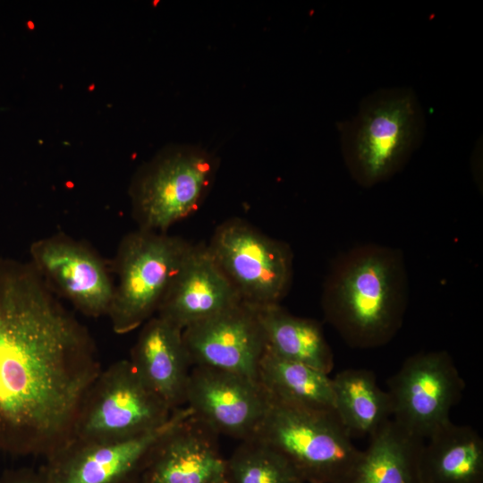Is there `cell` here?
I'll use <instances>...</instances> for the list:
<instances>
[{
  "mask_svg": "<svg viewBox=\"0 0 483 483\" xmlns=\"http://www.w3.org/2000/svg\"><path fill=\"white\" fill-rule=\"evenodd\" d=\"M241 302L207 244H193L173 277L157 316L183 330Z\"/></svg>",
  "mask_w": 483,
  "mask_h": 483,
  "instance_id": "5bb4252c",
  "label": "cell"
},
{
  "mask_svg": "<svg viewBox=\"0 0 483 483\" xmlns=\"http://www.w3.org/2000/svg\"><path fill=\"white\" fill-rule=\"evenodd\" d=\"M226 468L227 483H305L280 453L254 437L242 441Z\"/></svg>",
  "mask_w": 483,
  "mask_h": 483,
  "instance_id": "7402d4cb",
  "label": "cell"
},
{
  "mask_svg": "<svg viewBox=\"0 0 483 483\" xmlns=\"http://www.w3.org/2000/svg\"><path fill=\"white\" fill-rule=\"evenodd\" d=\"M182 337L192 367L221 369L258 381L267 344L254 307L241 302L187 326Z\"/></svg>",
  "mask_w": 483,
  "mask_h": 483,
  "instance_id": "7c38bea8",
  "label": "cell"
},
{
  "mask_svg": "<svg viewBox=\"0 0 483 483\" xmlns=\"http://www.w3.org/2000/svg\"><path fill=\"white\" fill-rule=\"evenodd\" d=\"M217 436L191 415L155 446L140 483H227Z\"/></svg>",
  "mask_w": 483,
  "mask_h": 483,
  "instance_id": "9a60e30c",
  "label": "cell"
},
{
  "mask_svg": "<svg viewBox=\"0 0 483 483\" xmlns=\"http://www.w3.org/2000/svg\"><path fill=\"white\" fill-rule=\"evenodd\" d=\"M335 413L353 436H371L392 419L390 395L366 369H347L332 377Z\"/></svg>",
  "mask_w": 483,
  "mask_h": 483,
  "instance_id": "44dd1931",
  "label": "cell"
},
{
  "mask_svg": "<svg viewBox=\"0 0 483 483\" xmlns=\"http://www.w3.org/2000/svg\"><path fill=\"white\" fill-rule=\"evenodd\" d=\"M131 483H140V481H139V480H137V481H134V482H131Z\"/></svg>",
  "mask_w": 483,
  "mask_h": 483,
  "instance_id": "cb8c5ba5",
  "label": "cell"
},
{
  "mask_svg": "<svg viewBox=\"0 0 483 483\" xmlns=\"http://www.w3.org/2000/svg\"><path fill=\"white\" fill-rule=\"evenodd\" d=\"M30 264L57 296L81 314L107 316L114 278L110 263L89 244L59 233L33 242Z\"/></svg>",
  "mask_w": 483,
  "mask_h": 483,
  "instance_id": "30bf717a",
  "label": "cell"
},
{
  "mask_svg": "<svg viewBox=\"0 0 483 483\" xmlns=\"http://www.w3.org/2000/svg\"><path fill=\"white\" fill-rule=\"evenodd\" d=\"M0 483H48L41 469L19 468L5 470Z\"/></svg>",
  "mask_w": 483,
  "mask_h": 483,
  "instance_id": "603a6c76",
  "label": "cell"
},
{
  "mask_svg": "<svg viewBox=\"0 0 483 483\" xmlns=\"http://www.w3.org/2000/svg\"><path fill=\"white\" fill-rule=\"evenodd\" d=\"M173 412L141 379L130 360H120L102 369L90 386L72 439L136 436L163 425Z\"/></svg>",
  "mask_w": 483,
  "mask_h": 483,
  "instance_id": "52a82bcc",
  "label": "cell"
},
{
  "mask_svg": "<svg viewBox=\"0 0 483 483\" xmlns=\"http://www.w3.org/2000/svg\"><path fill=\"white\" fill-rule=\"evenodd\" d=\"M216 173L214 157L202 149L172 147L134 175L129 190L139 229L167 233L199 208Z\"/></svg>",
  "mask_w": 483,
  "mask_h": 483,
  "instance_id": "5b68a950",
  "label": "cell"
},
{
  "mask_svg": "<svg viewBox=\"0 0 483 483\" xmlns=\"http://www.w3.org/2000/svg\"><path fill=\"white\" fill-rule=\"evenodd\" d=\"M192 415L182 407L163 425L115 439H72L46 458L40 469L48 483H131L139 480L155 446Z\"/></svg>",
  "mask_w": 483,
  "mask_h": 483,
  "instance_id": "ba28073f",
  "label": "cell"
},
{
  "mask_svg": "<svg viewBox=\"0 0 483 483\" xmlns=\"http://www.w3.org/2000/svg\"><path fill=\"white\" fill-rule=\"evenodd\" d=\"M254 308L267 350L329 375L335 366L334 353L320 322L295 316L280 304Z\"/></svg>",
  "mask_w": 483,
  "mask_h": 483,
  "instance_id": "d6986e66",
  "label": "cell"
},
{
  "mask_svg": "<svg viewBox=\"0 0 483 483\" xmlns=\"http://www.w3.org/2000/svg\"><path fill=\"white\" fill-rule=\"evenodd\" d=\"M192 245L179 236L139 228L121 239L110 263L116 281L107 317L114 333L128 334L157 314Z\"/></svg>",
  "mask_w": 483,
  "mask_h": 483,
  "instance_id": "3957f363",
  "label": "cell"
},
{
  "mask_svg": "<svg viewBox=\"0 0 483 483\" xmlns=\"http://www.w3.org/2000/svg\"><path fill=\"white\" fill-rule=\"evenodd\" d=\"M414 108L409 97H392L364 113L348 165L364 186L386 180L409 154L414 130Z\"/></svg>",
  "mask_w": 483,
  "mask_h": 483,
  "instance_id": "4fadbf2b",
  "label": "cell"
},
{
  "mask_svg": "<svg viewBox=\"0 0 483 483\" xmlns=\"http://www.w3.org/2000/svg\"><path fill=\"white\" fill-rule=\"evenodd\" d=\"M268 404V396L258 381L221 369L191 368L185 406L218 436L241 441L254 437Z\"/></svg>",
  "mask_w": 483,
  "mask_h": 483,
  "instance_id": "8fae6325",
  "label": "cell"
},
{
  "mask_svg": "<svg viewBox=\"0 0 483 483\" xmlns=\"http://www.w3.org/2000/svg\"><path fill=\"white\" fill-rule=\"evenodd\" d=\"M392 419L411 433L427 439L449 422L465 383L445 350L408 357L387 380Z\"/></svg>",
  "mask_w": 483,
  "mask_h": 483,
  "instance_id": "9c48e42d",
  "label": "cell"
},
{
  "mask_svg": "<svg viewBox=\"0 0 483 483\" xmlns=\"http://www.w3.org/2000/svg\"><path fill=\"white\" fill-rule=\"evenodd\" d=\"M254 438L280 453L305 483H342L361 451L334 411H310L271 399Z\"/></svg>",
  "mask_w": 483,
  "mask_h": 483,
  "instance_id": "277c9868",
  "label": "cell"
},
{
  "mask_svg": "<svg viewBox=\"0 0 483 483\" xmlns=\"http://www.w3.org/2000/svg\"><path fill=\"white\" fill-rule=\"evenodd\" d=\"M242 301L252 307L280 304L292 285L293 254L242 218H229L207 244Z\"/></svg>",
  "mask_w": 483,
  "mask_h": 483,
  "instance_id": "8992f818",
  "label": "cell"
},
{
  "mask_svg": "<svg viewBox=\"0 0 483 483\" xmlns=\"http://www.w3.org/2000/svg\"><path fill=\"white\" fill-rule=\"evenodd\" d=\"M424 442L391 419L369 436L368 447L342 483H423L419 459Z\"/></svg>",
  "mask_w": 483,
  "mask_h": 483,
  "instance_id": "e0dca14e",
  "label": "cell"
},
{
  "mask_svg": "<svg viewBox=\"0 0 483 483\" xmlns=\"http://www.w3.org/2000/svg\"><path fill=\"white\" fill-rule=\"evenodd\" d=\"M140 327L130 362L172 411L184 407L192 364L182 330L157 315Z\"/></svg>",
  "mask_w": 483,
  "mask_h": 483,
  "instance_id": "2e32d148",
  "label": "cell"
},
{
  "mask_svg": "<svg viewBox=\"0 0 483 483\" xmlns=\"http://www.w3.org/2000/svg\"><path fill=\"white\" fill-rule=\"evenodd\" d=\"M425 440L423 483H483V439L472 427L450 420Z\"/></svg>",
  "mask_w": 483,
  "mask_h": 483,
  "instance_id": "ac0fdd59",
  "label": "cell"
},
{
  "mask_svg": "<svg viewBox=\"0 0 483 483\" xmlns=\"http://www.w3.org/2000/svg\"><path fill=\"white\" fill-rule=\"evenodd\" d=\"M409 281L401 250L378 244L339 255L326 276L321 309L325 320L354 349L391 342L401 329Z\"/></svg>",
  "mask_w": 483,
  "mask_h": 483,
  "instance_id": "7a4b0ae2",
  "label": "cell"
},
{
  "mask_svg": "<svg viewBox=\"0 0 483 483\" xmlns=\"http://www.w3.org/2000/svg\"><path fill=\"white\" fill-rule=\"evenodd\" d=\"M29 263L0 262V449L49 457L102 370L89 329Z\"/></svg>",
  "mask_w": 483,
  "mask_h": 483,
  "instance_id": "6da1fadb",
  "label": "cell"
},
{
  "mask_svg": "<svg viewBox=\"0 0 483 483\" xmlns=\"http://www.w3.org/2000/svg\"><path fill=\"white\" fill-rule=\"evenodd\" d=\"M258 382L271 400L335 412L332 377L313 367L281 358L266 349L258 365Z\"/></svg>",
  "mask_w": 483,
  "mask_h": 483,
  "instance_id": "ffe728a7",
  "label": "cell"
}]
</instances>
